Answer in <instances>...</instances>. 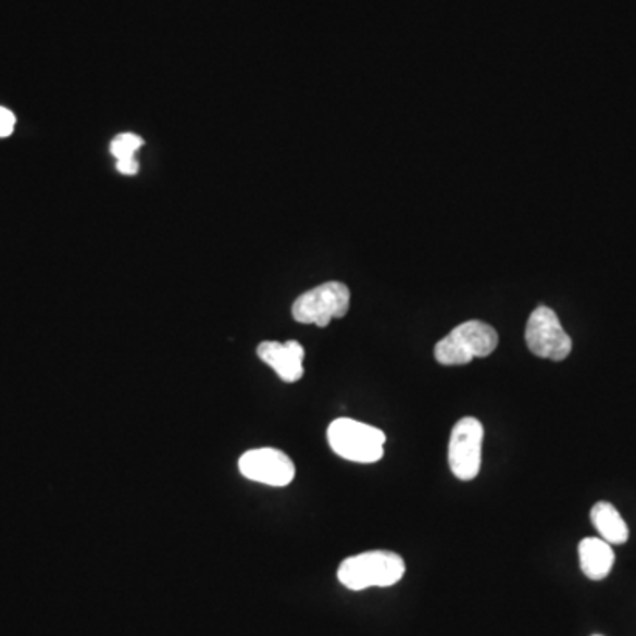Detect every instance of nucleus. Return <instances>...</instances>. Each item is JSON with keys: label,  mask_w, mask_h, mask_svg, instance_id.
Wrapping results in <instances>:
<instances>
[{"label": "nucleus", "mask_w": 636, "mask_h": 636, "mask_svg": "<svg viewBox=\"0 0 636 636\" xmlns=\"http://www.w3.org/2000/svg\"><path fill=\"white\" fill-rule=\"evenodd\" d=\"M350 290L339 282H327L297 297L292 307L294 321L327 327L333 319L347 315Z\"/></svg>", "instance_id": "nucleus-4"}, {"label": "nucleus", "mask_w": 636, "mask_h": 636, "mask_svg": "<svg viewBox=\"0 0 636 636\" xmlns=\"http://www.w3.org/2000/svg\"><path fill=\"white\" fill-rule=\"evenodd\" d=\"M594 636H599V635H594Z\"/></svg>", "instance_id": "nucleus-14"}, {"label": "nucleus", "mask_w": 636, "mask_h": 636, "mask_svg": "<svg viewBox=\"0 0 636 636\" xmlns=\"http://www.w3.org/2000/svg\"><path fill=\"white\" fill-rule=\"evenodd\" d=\"M239 471L246 479L269 486H288L296 477L292 460L273 448H260L246 451L239 460Z\"/></svg>", "instance_id": "nucleus-7"}, {"label": "nucleus", "mask_w": 636, "mask_h": 636, "mask_svg": "<svg viewBox=\"0 0 636 636\" xmlns=\"http://www.w3.org/2000/svg\"><path fill=\"white\" fill-rule=\"evenodd\" d=\"M525 341L534 356L550 361H564L573 349V341L562 329L559 316L548 307H537L528 316Z\"/></svg>", "instance_id": "nucleus-5"}, {"label": "nucleus", "mask_w": 636, "mask_h": 636, "mask_svg": "<svg viewBox=\"0 0 636 636\" xmlns=\"http://www.w3.org/2000/svg\"><path fill=\"white\" fill-rule=\"evenodd\" d=\"M141 146H144V140H141L138 135L123 133V135H117V137L113 138L110 151H112V154L117 158V161L132 160V158H135V152H137Z\"/></svg>", "instance_id": "nucleus-11"}, {"label": "nucleus", "mask_w": 636, "mask_h": 636, "mask_svg": "<svg viewBox=\"0 0 636 636\" xmlns=\"http://www.w3.org/2000/svg\"><path fill=\"white\" fill-rule=\"evenodd\" d=\"M485 428L476 417L458 421L449 437V469L460 481H472L479 474Z\"/></svg>", "instance_id": "nucleus-6"}, {"label": "nucleus", "mask_w": 636, "mask_h": 636, "mask_svg": "<svg viewBox=\"0 0 636 636\" xmlns=\"http://www.w3.org/2000/svg\"><path fill=\"white\" fill-rule=\"evenodd\" d=\"M14 124H16L14 113L0 107V138L10 137L11 133L14 132Z\"/></svg>", "instance_id": "nucleus-12"}, {"label": "nucleus", "mask_w": 636, "mask_h": 636, "mask_svg": "<svg viewBox=\"0 0 636 636\" xmlns=\"http://www.w3.org/2000/svg\"><path fill=\"white\" fill-rule=\"evenodd\" d=\"M578 557L584 575L594 582L607 578L615 562L612 545L601 537H585L579 541Z\"/></svg>", "instance_id": "nucleus-9"}, {"label": "nucleus", "mask_w": 636, "mask_h": 636, "mask_svg": "<svg viewBox=\"0 0 636 636\" xmlns=\"http://www.w3.org/2000/svg\"><path fill=\"white\" fill-rule=\"evenodd\" d=\"M257 353L267 366L273 367L283 382L292 384V382L301 381L304 375V367H302L304 349L297 341H287V344L264 341L259 345Z\"/></svg>", "instance_id": "nucleus-8"}, {"label": "nucleus", "mask_w": 636, "mask_h": 636, "mask_svg": "<svg viewBox=\"0 0 636 636\" xmlns=\"http://www.w3.org/2000/svg\"><path fill=\"white\" fill-rule=\"evenodd\" d=\"M590 522L598 531L599 536L610 545H624L629 539V528L619 514L615 506L610 502H598L590 509Z\"/></svg>", "instance_id": "nucleus-10"}, {"label": "nucleus", "mask_w": 636, "mask_h": 636, "mask_svg": "<svg viewBox=\"0 0 636 636\" xmlns=\"http://www.w3.org/2000/svg\"><path fill=\"white\" fill-rule=\"evenodd\" d=\"M499 345V335L490 324L469 321L458 325L435 345V359L444 366H462L472 359L488 358Z\"/></svg>", "instance_id": "nucleus-2"}, {"label": "nucleus", "mask_w": 636, "mask_h": 636, "mask_svg": "<svg viewBox=\"0 0 636 636\" xmlns=\"http://www.w3.org/2000/svg\"><path fill=\"white\" fill-rule=\"evenodd\" d=\"M327 440L333 451L344 460L356 463H375L384 457L386 434L366 423L339 417L327 428Z\"/></svg>", "instance_id": "nucleus-3"}, {"label": "nucleus", "mask_w": 636, "mask_h": 636, "mask_svg": "<svg viewBox=\"0 0 636 636\" xmlns=\"http://www.w3.org/2000/svg\"><path fill=\"white\" fill-rule=\"evenodd\" d=\"M138 161L135 158L132 160H119L117 161V170L121 174L124 175H137L138 174Z\"/></svg>", "instance_id": "nucleus-13"}, {"label": "nucleus", "mask_w": 636, "mask_h": 636, "mask_svg": "<svg viewBox=\"0 0 636 636\" xmlns=\"http://www.w3.org/2000/svg\"><path fill=\"white\" fill-rule=\"evenodd\" d=\"M406 575V561L392 551H364L345 559L338 568V579L350 590L391 587Z\"/></svg>", "instance_id": "nucleus-1"}]
</instances>
